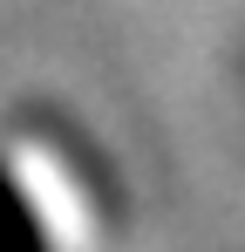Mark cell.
Masks as SVG:
<instances>
[{
  "mask_svg": "<svg viewBox=\"0 0 245 252\" xmlns=\"http://www.w3.org/2000/svg\"><path fill=\"white\" fill-rule=\"evenodd\" d=\"M0 252H95V177L34 123H0Z\"/></svg>",
  "mask_w": 245,
  "mask_h": 252,
  "instance_id": "obj_1",
  "label": "cell"
}]
</instances>
